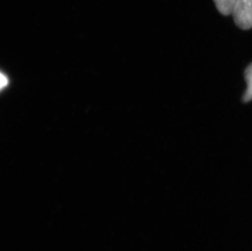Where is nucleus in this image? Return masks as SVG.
Returning a JSON list of instances; mask_svg holds the SVG:
<instances>
[{
    "label": "nucleus",
    "mask_w": 252,
    "mask_h": 251,
    "mask_svg": "<svg viewBox=\"0 0 252 251\" xmlns=\"http://www.w3.org/2000/svg\"><path fill=\"white\" fill-rule=\"evenodd\" d=\"M7 84H8V78L4 74H2V72H0V92L3 88H6Z\"/></svg>",
    "instance_id": "4"
},
{
    "label": "nucleus",
    "mask_w": 252,
    "mask_h": 251,
    "mask_svg": "<svg viewBox=\"0 0 252 251\" xmlns=\"http://www.w3.org/2000/svg\"><path fill=\"white\" fill-rule=\"evenodd\" d=\"M214 2L219 12L224 16H228L233 13L238 0H214Z\"/></svg>",
    "instance_id": "2"
},
{
    "label": "nucleus",
    "mask_w": 252,
    "mask_h": 251,
    "mask_svg": "<svg viewBox=\"0 0 252 251\" xmlns=\"http://www.w3.org/2000/svg\"><path fill=\"white\" fill-rule=\"evenodd\" d=\"M236 25L243 30L252 27V0H238L233 11Z\"/></svg>",
    "instance_id": "1"
},
{
    "label": "nucleus",
    "mask_w": 252,
    "mask_h": 251,
    "mask_svg": "<svg viewBox=\"0 0 252 251\" xmlns=\"http://www.w3.org/2000/svg\"><path fill=\"white\" fill-rule=\"evenodd\" d=\"M245 78L248 83V88L243 95V101L248 102L252 100V64L246 69Z\"/></svg>",
    "instance_id": "3"
}]
</instances>
